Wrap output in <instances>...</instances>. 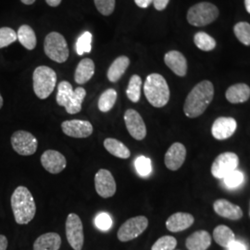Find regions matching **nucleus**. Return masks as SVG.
<instances>
[{
	"label": "nucleus",
	"mask_w": 250,
	"mask_h": 250,
	"mask_svg": "<svg viewBox=\"0 0 250 250\" xmlns=\"http://www.w3.org/2000/svg\"><path fill=\"white\" fill-rule=\"evenodd\" d=\"M214 97V87L211 82L205 80L198 83L190 91L186 99L184 111L188 118L202 115L211 103Z\"/></svg>",
	"instance_id": "obj_1"
},
{
	"label": "nucleus",
	"mask_w": 250,
	"mask_h": 250,
	"mask_svg": "<svg viewBox=\"0 0 250 250\" xmlns=\"http://www.w3.org/2000/svg\"><path fill=\"white\" fill-rule=\"evenodd\" d=\"M11 208L15 222L18 224H28L36 216V206L33 195L28 188L20 186L10 198Z\"/></svg>",
	"instance_id": "obj_2"
},
{
	"label": "nucleus",
	"mask_w": 250,
	"mask_h": 250,
	"mask_svg": "<svg viewBox=\"0 0 250 250\" xmlns=\"http://www.w3.org/2000/svg\"><path fill=\"white\" fill-rule=\"evenodd\" d=\"M144 93L153 107H164L170 100L169 85L165 78L159 73H151L146 77Z\"/></svg>",
	"instance_id": "obj_3"
},
{
	"label": "nucleus",
	"mask_w": 250,
	"mask_h": 250,
	"mask_svg": "<svg viewBox=\"0 0 250 250\" xmlns=\"http://www.w3.org/2000/svg\"><path fill=\"white\" fill-rule=\"evenodd\" d=\"M86 96V91L83 87L73 90L72 85L67 81H62L58 85L57 103L65 107L69 114H76L82 110L83 101Z\"/></svg>",
	"instance_id": "obj_4"
},
{
	"label": "nucleus",
	"mask_w": 250,
	"mask_h": 250,
	"mask_svg": "<svg viewBox=\"0 0 250 250\" xmlns=\"http://www.w3.org/2000/svg\"><path fill=\"white\" fill-rule=\"evenodd\" d=\"M56 83V72L47 66H39L33 73V87L38 99H47L55 89Z\"/></svg>",
	"instance_id": "obj_5"
},
{
	"label": "nucleus",
	"mask_w": 250,
	"mask_h": 250,
	"mask_svg": "<svg viewBox=\"0 0 250 250\" xmlns=\"http://www.w3.org/2000/svg\"><path fill=\"white\" fill-rule=\"evenodd\" d=\"M44 50L45 55L56 62L64 63L69 59V47L60 33L51 32L45 36Z\"/></svg>",
	"instance_id": "obj_6"
},
{
	"label": "nucleus",
	"mask_w": 250,
	"mask_h": 250,
	"mask_svg": "<svg viewBox=\"0 0 250 250\" xmlns=\"http://www.w3.org/2000/svg\"><path fill=\"white\" fill-rule=\"evenodd\" d=\"M219 16V9L208 2H201L191 7L188 12V22L194 26H206Z\"/></svg>",
	"instance_id": "obj_7"
},
{
	"label": "nucleus",
	"mask_w": 250,
	"mask_h": 250,
	"mask_svg": "<svg viewBox=\"0 0 250 250\" xmlns=\"http://www.w3.org/2000/svg\"><path fill=\"white\" fill-rule=\"evenodd\" d=\"M148 226V220L145 216H136L127 220L118 231V238L122 242L133 240L142 234Z\"/></svg>",
	"instance_id": "obj_8"
},
{
	"label": "nucleus",
	"mask_w": 250,
	"mask_h": 250,
	"mask_svg": "<svg viewBox=\"0 0 250 250\" xmlns=\"http://www.w3.org/2000/svg\"><path fill=\"white\" fill-rule=\"evenodd\" d=\"M11 146L21 156H31L37 150L38 142L34 134L26 131H17L11 135Z\"/></svg>",
	"instance_id": "obj_9"
},
{
	"label": "nucleus",
	"mask_w": 250,
	"mask_h": 250,
	"mask_svg": "<svg viewBox=\"0 0 250 250\" xmlns=\"http://www.w3.org/2000/svg\"><path fill=\"white\" fill-rule=\"evenodd\" d=\"M239 163L238 156L232 152L220 154L211 166L212 175L218 179H224L229 173L236 170Z\"/></svg>",
	"instance_id": "obj_10"
},
{
	"label": "nucleus",
	"mask_w": 250,
	"mask_h": 250,
	"mask_svg": "<svg viewBox=\"0 0 250 250\" xmlns=\"http://www.w3.org/2000/svg\"><path fill=\"white\" fill-rule=\"evenodd\" d=\"M66 236L73 250H83L84 241L83 227L80 217L75 213H70L67 217Z\"/></svg>",
	"instance_id": "obj_11"
},
{
	"label": "nucleus",
	"mask_w": 250,
	"mask_h": 250,
	"mask_svg": "<svg viewBox=\"0 0 250 250\" xmlns=\"http://www.w3.org/2000/svg\"><path fill=\"white\" fill-rule=\"evenodd\" d=\"M125 123L128 133L135 140L141 141L146 136V127L143 118L134 109H127L125 113Z\"/></svg>",
	"instance_id": "obj_12"
},
{
	"label": "nucleus",
	"mask_w": 250,
	"mask_h": 250,
	"mask_svg": "<svg viewBox=\"0 0 250 250\" xmlns=\"http://www.w3.org/2000/svg\"><path fill=\"white\" fill-rule=\"evenodd\" d=\"M96 191L103 198L113 197L116 193V182L109 170L100 169L95 176Z\"/></svg>",
	"instance_id": "obj_13"
},
{
	"label": "nucleus",
	"mask_w": 250,
	"mask_h": 250,
	"mask_svg": "<svg viewBox=\"0 0 250 250\" xmlns=\"http://www.w3.org/2000/svg\"><path fill=\"white\" fill-rule=\"evenodd\" d=\"M62 132L73 138H86L93 134V125L88 121L71 120L62 124Z\"/></svg>",
	"instance_id": "obj_14"
},
{
	"label": "nucleus",
	"mask_w": 250,
	"mask_h": 250,
	"mask_svg": "<svg viewBox=\"0 0 250 250\" xmlns=\"http://www.w3.org/2000/svg\"><path fill=\"white\" fill-rule=\"evenodd\" d=\"M237 129V123L232 117H220L215 120L211 134L218 140H225L232 136Z\"/></svg>",
	"instance_id": "obj_15"
},
{
	"label": "nucleus",
	"mask_w": 250,
	"mask_h": 250,
	"mask_svg": "<svg viewBox=\"0 0 250 250\" xmlns=\"http://www.w3.org/2000/svg\"><path fill=\"white\" fill-rule=\"evenodd\" d=\"M41 163L46 171L52 174H58L66 168L67 161L61 152L46 150L41 156Z\"/></svg>",
	"instance_id": "obj_16"
},
{
	"label": "nucleus",
	"mask_w": 250,
	"mask_h": 250,
	"mask_svg": "<svg viewBox=\"0 0 250 250\" xmlns=\"http://www.w3.org/2000/svg\"><path fill=\"white\" fill-rule=\"evenodd\" d=\"M187 157V148L183 144H172L165 154V165L170 170H177L182 167Z\"/></svg>",
	"instance_id": "obj_17"
},
{
	"label": "nucleus",
	"mask_w": 250,
	"mask_h": 250,
	"mask_svg": "<svg viewBox=\"0 0 250 250\" xmlns=\"http://www.w3.org/2000/svg\"><path fill=\"white\" fill-rule=\"evenodd\" d=\"M165 64L180 77H184L188 72V62L186 57L176 50H171L164 56Z\"/></svg>",
	"instance_id": "obj_18"
},
{
	"label": "nucleus",
	"mask_w": 250,
	"mask_h": 250,
	"mask_svg": "<svg viewBox=\"0 0 250 250\" xmlns=\"http://www.w3.org/2000/svg\"><path fill=\"white\" fill-rule=\"evenodd\" d=\"M215 212L224 218L237 221L243 217V211L239 206L234 205L226 199H218L213 204Z\"/></svg>",
	"instance_id": "obj_19"
},
{
	"label": "nucleus",
	"mask_w": 250,
	"mask_h": 250,
	"mask_svg": "<svg viewBox=\"0 0 250 250\" xmlns=\"http://www.w3.org/2000/svg\"><path fill=\"white\" fill-rule=\"evenodd\" d=\"M193 215L186 212H177L171 215L166 222L167 229L172 232H178L188 229L194 224Z\"/></svg>",
	"instance_id": "obj_20"
},
{
	"label": "nucleus",
	"mask_w": 250,
	"mask_h": 250,
	"mask_svg": "<svg viewBox=\"0 0 250 250\" xmlns=\"http://www.w3.org/2000/svg\"><path fill=\"white\" fill-rule=\"evenodd\" d=\"M211 244V236L207 231H197L188 236L186 246L188 250H207Z\"/></svg>",
	"instance_id": "obj_21"
},
{
	"label": "nucleus",
	"mask_w": 250,
	"mask_h": 250,
	"mask_svg": "<svg viewBox=\"0 0 250 250\" xmlns=\"http://www.w3.org/2000/svg\"><path fill=\"white\" fill-rule=\"evenodd\" d=\"M62 238L57 232H46L40 235L34 244V250H59Z\"/></svg>",
	"instance_id": "obj_22"
},
{
	"label": "nucleus",
	"mask_w": 250,
	"mask_h": 250,
	"mask_svg": "<svg viewBox=\"0 0 250 250\" xmlns=\"http://www.w3.org/2000/svg\"><path fill=\"white\" fill-rule=\"evenodd\" d=\"M225 97L232 104L244 103L250 99V87L246 83L233 84L227 89Z\"/></svg>",
	"instance_id": "obj_23"
},
{
	"label": "nucleus",
	"mask_w": 250,
	"mask_h": 250,
	"mask_svg": "<svg viewBox=\"0 0 250 250\" xmlns=\"http://www.w3.org/2000/svg\"><path fill=\"white\" fill-rule=\"evenodd\" d=\"M95 73V63L91 59L82 60L74 72V80L78 84L87 83Z\"/></svg>",
	"instance_id": "obj_24"
},
{
	"label": "nucleus",
	"mask_w": 250,
	"mask_h": 250,
	"mask_svg": "<svg viewBox=\"0 0 250 250\" xmlns=\"http://www.w3.org/2000/svg\"><path fill=\"white\" fill-rule=\"evenodd\" d=\"M130 65V60L126 56H121L115 59L107 70V79L111 83H116L125 74Z\"/></svg>",
	"instance_id": "obj_25"
},
{
	"label": "nucleus",
	"mask_w": 250,
	"mask_h": 250,
	"mask_svg": "<svg viewBox=\"0 0 250 250\" xmlns=\"http://www.w3.org/2000/svg\"><path fill=\"white\" fill-rule=\"evenodd\" d=\"M19 42L23 45L28 50H33L36 46V36L34 29L27 24H23L19 28L18 33Z\"/></svg>",
	"instance_id": "obj_26"
},
{
	"label": "nucleus",
	"mask_w": 250,
	"mask_h": 250,
	"mask_svg": "<svg viewBox=\"0 0 250 250\" xmlns=\"http://www.w3.org/2000/svg\"><path fill=\"white\" fill-rule=\"evenodd\" d=\"M104 146L111 155L117 158L126 160L131 156V152L125 144L114 138H107L104 141Z\"/></svg>",
	"instance_id": "obj_27"
},
{
	"label": "nucleus",
	"mask_w": 250,
	"mask_h": 250,
	"mask_svg": "<svg viewBox=\"0 0 250 250\" xmlns=\"http://www.w3.org/2000/svg\"><path fill=\"white\" fill-rule=\"evenodd\" d=\"M215 242L221 247L228 248L232 242L235 241V235L232 230L225 225L217 226L213 231Z\"/></svg>",
	"instance_id": "obj_28"
},
{
	"label": "nucleus",
	"mask_w": 250,
	"mask_h": 250,
	"mask_svg": "<svg viewBox=\"0 0 250 250\" xmlns=\"http://www.w3.org/2000/svg\"><path fill=\"white\" fill-rule=\"evenodd\" d=\"M141 87H142V79L139 75L134 74L129 81L128 87L126 90L127 98L132 102L137 103L141 97Z\"/></svg>",
	"instance_id": "obj_29"
},
{
	"label": "nucleus",
	"mask_w": 250,
	"mask_h": 250,
	"mask_svg": "<svg viewBox=\"0 0 250 250\" xmlns=\"http://www.w3.org/2000/svg\"><path fill=\"white\" fill-rule=\"evenodd\" d=\"M117 100L116 90L109 88L104 91L99 99V108L101 112H108L114 107Z\"/></svg>",
	"instance_id": "obj_30"
},
{
	"label": "nucleus",
	"mask_w": 250,
	"mask_h": 250,
	"mask_svg": "<svg viewBox=\"0 0 250 250\" xmlns=\"http://www.w3.org/2000/svg\"><path fill=\"white\" fill-rule=\"evenodd\" d=\"M194 42L195 45L203 51H211L216 47L214 38L204 32L197 33L194 36Z\"/></svg>",
	"instance_id": "obj_31"
},
{
	"label": "nucleus",
	"mask_w": 250,
	"mask_h": 250,
	"mask_svg": "<svg viewBox=\"0 0 250 250\" xmlns=\"http://www.w3.org/2000/svg\"><path fill=\"white\" fill-rule=\"evenodd\" d=\"M234 35L243 45H250V24L240 21L233 27Z\"/></svg>",
	"instance_id": "obj_32"
},
{
	"label": "nucleus",
	"mask_w": 250,
	"mask_h": 250,
	"mask_svg": "<svg viewBox=\"0 0 250 250\" xmlns=\"http://www.w3.org/2000/svg\"><path fill=\"white\" fill-rule=\"evenodd\" d=\"M92 34L84 32L81 35L76 42V53L83 56L84 53H90L92 49Z\"/></svg>",
	"instance_id": "obj_33"
},
{
	"label": "nucleus",
	"mask_w": 250,
	"mask_h": 250,
	"mask_svg": "<svg viewBox=\"0 0 250 250\" xmlns=\"http://www.w3.org/2000/svg\"><path fill=\"white\" fill-rule=\"evenodd\" d=\"M17 39V33L13 29L9 27L0 28V48L9 46V45L13 44Z\"/></svg>",
	"instance_id": "obj_34"
},
{
	"label": "nucleus",
	"mask_w": 250,
	"mask_h": 250,
	"mask_svg": "<svg viewBox=\"0 0 250 250\" xmlns=\"http://www.w3.org/2000/svg\"><path fill=\"white\" fill-rule=\"evenodd\" d=\"M177 246V240L170 235L159 238L152 246L151 250H174Z\"/></svg>",
	"instance_id": "obj_35"
},
{
	"label": "nucleus",
	"mask_w": 250,
	"mask_h": 250,
	"mask_svg": "<svg viewBox=\"0 0 250 250\" xmlns=\"http://www.w3.org/2000/svg\"><path fill=\"white\" fill-rule=\"evenodd\" d=\"M135 169L142 177H146L151 173V161L146 157H139L135 160Z\"/></svg>",
	"instance_id": "obj_36"
},
{
	"label": "nucleus",
	"mask_w": 250,
	"mask_h": 250,
	"mask_svg": "<svg viewBox=\"0 0 250 250\" xmlns=\"http://www.w3.org/2000/svg\"><path fill=\"white\" fill-rule=\"evenodd\" d=\"M99 13L104 16H109L115 9V0H94Z\"/></svg>",
	"instance_id": "obj_37"
},
{
	"label": "nucleus",
	"mask_w": 250,
	"mask_h": 250,
	"mask_svg": "<svg viewBox=\"0 0 250 250\" xmlns=\"http://www.w3.org/2000/svg\"><path fill=\"white\" fill-rule=\"evenodd\" d=\"M224 180L225 185L228 188H237L244 182V174L239 170H233L231 173H229Z\"/></svg>",
	"instance_id": "obj_38"
},
{
	"label": "nucleus",
	"mask_w": 250,
	"mask_h": 250,
	"mask_svg": "<svg viewBox=\"0 0 250 250\" xmlns=\"http://www.w3.org/2000/svg\"><path fill=\"white\" fill-rule=\"evenodd\" d=\"M95 224H96V226L100 230L107 231V230L110 229V227L112 225V220H111L110 216L107 213L102 212V213H99L96 217Z\"/></svg>",
	"instance_id": "obj_39"
},
{
	"label": "nucleus",
	"mask_w": 250,
	"mask_h": 250,
	"mask_svg": "<svg viewBox=\"0 0 250 250\" xmlns=\"http://www.w3.org/2000/svg\"><path fill=\"white\" fill-rule=\"evenodd\" d=\"M169 2H170V0H153V4H154L155 9L157 10H160V11L166 9Z\"/></svg>",
	"instance_id": "obj_40"
},
{
	"label": "nucleus",
	"mask_w": 250,
	"mask_h": 250,
	"mask_svg": "<svg viewBox=\"0 0 250 250\" xmlns=\"http://www.w3.org/2000/svg\"><path fill=\"white\" fill-rule=\"evenodd\" d=\"M134 2L137 5V7L142 8V9H146L150 6L153 0H134Z\"/></svg>",
	"instance_id": "obj_41"
},
{
	"label": "nucleus",
	"mask_w": 250,
	"mask_h": 250,
	"mask_svg": "<svg viewBox=\"0 0 250 250\" xmlns=\"http://www.w3.org/2000/svg\"><path fill=\"white\" fill-rule=\"evenodd\" d=\"M227 249L229 250H246L245 246L238 241L232 242V244Z\"/></svg>",
	"instance_id": "obj_42"
},
{
	"label": "nucleus",
	"mask_w": 250,
	"mask_h": 250,
	"mask_svg": "<svg viewBox=\"0 0 250 250\" xmlns=\"http://www.w3.org/2000/svg\"><path fill=\"white\" fill-rule=\"evenodd\" d=\"M8 239L5 235L0 234V250H7L8 249Z\"/></svg>",
	"instance_id": "obj_43"
},
{
	"label": "nucleus",
	"mask_w": 250,
	"mask_h": 250,
	"mask_svg": "<svg viewBox=\"0 0 250 250\" xmlns=\"http://www.w3.org/2000/svg\"><path fill=\"white\" fill-rule=\"evenodd\" d=\"M45 2L47 3L48 6L55 8V7H58L62 3V0H45Z\"/></svg>",
	"instance_id": "obj_44"
},
{
	"label": "nucleus",
	"mask_w": 250,
	"mask_h": 250,
	"mask_svg": "<svg viewBox=\"0 0 250 250\" xmlns=\"http://www.w3.org/2000/svg\"><path fill=\"white\" fill-rule=\"evenodd\" d=\"M21 3H23L24 5H33L36 0H21Z\"/></svg>",
	"instance_id": "obj_45"
},
{
	"label": "nucleus",
	"mask_w": 250,
	"mask_h": 250,
	"mask_svg": "<svg viewBox=\"0 0 250 250\" xmlns=\"http://www.w3.org/2000/svg\"><path fill=\"white\" fill-rule=\"evenodd\" d=\"M245 6L247 11L250 14V0H245Z\"/></svg>",
	"instance_id": "obj_46"
},
{
	"label": "nucleus",
	"mask_w": 250,
	"mask_h": 250,
	"mask_svg": "<svg viewBox=\"0 0 250 250\" xmlns=\"http://www.w3.org/2000/svg\"><path fill=\"white\" fill-rule=\"evenodd\" d=\"M3 103H4V100H3V98L0 94V109H1V107H3Z\"/></svg>",
	"instance_id": "obj_47"
},
{
	"label": "nucleus",
	"mask_w": 250,
	"mask_h": 250,
	"mask_svg": "<svg viewBox=\"0 0 250 250\" xmlns=\"http://www.w3.org/2000/svg\"></svg>",
	"instance_id": "obj_48"
}]
</instances>
